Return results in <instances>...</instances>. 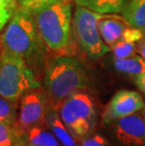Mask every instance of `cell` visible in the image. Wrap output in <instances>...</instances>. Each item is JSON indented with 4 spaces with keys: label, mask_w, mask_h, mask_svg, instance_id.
<instances>
[{
    "label": "cell",
    "mask_w": 145,
    "mask_h": 146,
    "mask_svg": "<svg viewBox=\"0 0 145 146\" xmlns=\"http://www.w3.org/2000/svg\"><path fill=\"white\" fill-rule=\"evenodd\" d=\"M44 84L49 100L60 105L70 95L87 88L89 77L79 60L60 56L46 67Z\"/></svg>",
    "instance_id": "cell-1"
},
{
    "label": "cell",
    "mask_w": 145,
    "mask_h": 146,
    "mask_svg": "<svg viewBox=\"0 0 145 146\" xmlns=\"http://www.w3.org/2000/svg\"><path fill=\"white\" fill-rule=\"evenodd\" d=\"M44 42L38 31L32 12L18 7L1 37L3 50L22 57L27 63L42 55Z\"/></svg>",
    "instance_id": "cell-2"
},
{
    "label": "cell",
    "mask_w": 145,
    "mask_h": 146,
    "mask_svg": "<svg viewBox=\"0 0 145 146\" xmlns=\"http://www.w3.org/2000/svg\"><path fill=\"white\" fill-rule=\"evenodd\" d=\"M40 36L53 51H62L70 43L73 30L71 0H60L34 12Z\"/></svg>",
    "instance_id": "cell-3"
},
{
    "label": "cell",
    "mask_w": 145,
    "mask_h": 146,
    "mask_svg": "<svg viewBox=\"0 0 145 146\" xmlns=\"http://www.w3.org/2000/svg\"><path fill=\"white\" fill-rule=\"evenodd\" d=\"M37 80L28 63L22 57L6 50L0 53V95L19 101L24 94L39 89Z\"/></svg>",
    "instance_id": "cell-4"
},
{
    "label": "cell",
    "mask_w": 145,
    "mask_h": 146,
    "mask_svg": "<svg viewBox=\"0 0 145 146\" xmlns=\"http://www.w3.org/2000/svg\"><path fill=\"white\" fill-rule=\"evenodd\" d=\"M60 119L76 139L91 134L97 123L93 99L83 91L76 92L60 104Z\"/></svg>",
    "instance_id": "cell-5"
},
{
    "label": "cell",
    "mask_w": 145,
    "mask_h": 146,
    "mask_svg": "<svg viewBox=\"0 0 145 146\" xmlns=\"http://www.w3.org/2000/svg\"><path fill=\"white\" fill-rule=\"evenodd\" d=\"M101 13L77 6L73 16V31L80 47L89 58L96 60L110 50L101 37L98 20Z\"/></svg>",
    "instance_id": "cell-6"
},
{
    "label": "cell",
    "mask_w": 145,
    "mask_h": 146,
    "mask_svg": "<svg viewBox=\"0 0 145 146\" xmlns=\"http://www.w3.org/2000/svg\"><path fill=\"white\" fill-rule=\"evenodd\" d=\"M48 99L38 89L30 90L19 99L16 125L26 132L37 125H44L48 113Z\"/></svg>",
    "instance_id": "cell-7"
},
{
    "label": "cell",
    "mask_w": 145,
    "mask_h": 146,
    "mask_svg": "<svg viewBox=\"0 0 145 146\" xmlns=\"http://www.w3.org/2000/svg\"><path fill=\"white\" fill-rule=\"evenodd\" d=\"M144 107V100L138 92L122 90L116 92L107 105L102 115L103 122L112 123L122 118L137 113Z\"/></svg>",
    "instance_id": "cell-8"
},
{
    "label": "cell",
    "mask_w": 145,
    "mask_h": 146,
    "mask_svg": "<svg viewBox=\"0 0 145 146\" xmlns=\"http://www.w3.org/2000/svg\"><path fill=\"white\" fill-rule=\"evenodd\" d=\"M114 136L119 146H145V121L133 114L116 121Z\"/></svg>",
    "instance_id": "cell-9"
},
{
    "label": "cell",
    "mask_w": 145,
    "mask_h": 146,
    "mask_svg": "<svg viewBox=\"0 0 145 146\" xmlns=\"http://www.w3.org/2000/svg\"><path fill=\"white\" fill-rule=\"evenodd\" d=\"M129 26L126 21L119 16L102 14L98 20V29L105 43L111 47L122 39L123 32Z\"/></svg>",
    "instance_id": "cell-10"
},
{
    "label": "cell",
    "mask_w": 145,
    "mask_h": 146,
    "mask_svg": "<svg viewBox=\"0 0 145 146\" xmlns=\"http://www.w3.org/2000/svg\"><path fill=\"white\" fill-rule=\"evenodd\" d=\"M45 123L62 146H80V144L76 142V139L73 138L63 123L60 114L55 110H48Z\"/></svg>",
    "instance_id": "cell-11"
},
{
    "label": "cell",
    "mask_w": 145,
    "mask_h": 146,
    "mask_svg": "<svg viewBox=\"0 0 145 146\" xmlns=\"http://www.w3.org/2000/svg\"><path fill=\"white\" fill-rule=\"evenodd\" d=\"M122 14L128 26L145 32V0H128Z\"/></svg>",
    "instance_id": "cell-12"
},
{
    "label": "cell",
    "mask_w": 145,
    "mask_h": 146,
    "mask_svg": "<svg viewBox=\"0 0 145 146\" xmlns=\"http://www.w3.org/2000/svg\"><path fill=\"white\" fill-rule=\"evenodd\" d=\"M80 7L89 9L101 14L121 13L128 0H73Z\"/></svg>",
    "instance_id": "cell-13"
},
{
    "label": "cell",
    "mask_w": 145,
    "mask_h": 146,
    "mask_svg": "<svg viewBox=\"0 0 145 146\" xmlns=\"http://www.w3.org/2000/svg\"><path fill=\"white\" fill-rule=\"evenodd\" d=\"M113 65L120 73L134 77L145 73V58L141 56L133 55L124 58H115Z\"/></svg>",
    "instance_id": "cell-14"
},
{
    "label": "cell",
    "mask_w": 145,
    "mask_h": 146,
    "mask_svg": "<svg viewBox=\"0 0 145 146\" xmlns=\"http://www.w3.org/2000/svg\"><path fill=\"white\" fill-rule=\"evenodd\" d=\"M26 133L27 141L37 146H61V143L50 129L44 125H37L29 128Z\"/></svg>",
    "instance_id": "cell-15"
},
{
    "label": "cell",
    "mask_w": 145,
    "mask_h": 146,
    "mask_svg": "<svg viewBox=\"0 0 145 146\" xmlns=\"http://www.w3.org/2000/svg\"><path fill=\"white\" fill-rule=\"evenodd\" d=\"M27 142L26 133L16 125L0 122V146H24Z\"/></svg>",
    "instance_id": "cell-16"
},
{
    "label": "cell",
    "mask_w": 145,
    "mask_h": 146,
    "mask_svg": "<svg viewBox=\"0 0 145 146\" xmlns=\"http://www.w3.org/2000/svg\"><path fill=\"white\" fill-rule=\"evenodd\" d=\"M19 101H13L0 95V122L9 125H15L18 115Z\"/></svg>",
    "instance_id": "cell-17"
},
{
    "label": "cell",
    "mask_w": 145,
    "mask_h": 146,
    "mask_svg": "<svg viewBox=\"0 0 145 146\" xmlns=\"http://www.w3.org/2000/svg\"><path fill=\"white\" fill-rule=\"evenodd\" d=\"M112 55L114 58H124L134 55L136 50V43L120 40L111 46Z\"/></svg>",
    "instance_id": "cell-18"
},
{
    "label": "cell",
    "mask_w": 145,
    "mask_h": 146,
    "mask_svg": "<svg viewBox=\"0 0 145 146\" xmlns=\"http://www.w3.org/2000/svg\"><path fill=\"white\" fill-rule=\"evenodd\" d=\"M57 1L60 0H17L18 6L20 8H23L32 13Z\"/></svg>",
    "instance_id": "cell-19"
},
{
    "label": "cell",
    "mask_w": 145,
    "mask_h": 146,
    "mask_svg": "<svg viewBox=\"0 0 145 146\" xmlns=\"http://www.w3.org/2000/svg\"><path fill=\"white\" fill-rule=\"evenodd\" d=\"M80 146H111V144L102 135L91 133L80 139Z\"/></svg>",
    "instance_id": "cell-20"
},
{
    "label": "cell",
    "mask_w": 145,
    "mask_h": 146,
    "mask_svg": "<svg viewBox=\"0 0 145 146\" xmlns=\"http://www.w3.org/2000/svg\"><path fill=\"white\" fill-rule=\"evenodd\" d=\"M143 31L140 29H135V27H132L129 26L127 29H125V31L123 32L122 37L121 40H123L125 42H140L141 40H142L143 37Z\"/></svg>",
    "instance_id": "cell-21"
},
{
    "label": "cell",
    "mask_w": 145,
    "mask_h": 146,
    "mask_svg": "<svg viewBox=\"0 0 145 146\" xmlns=\"http://www.w3.org/2000/svg\"><path fill=\"white\" fill-rule=\"evenodd\" d=\"M14 11V8H6L0 9V31L2 30L7 22L11 19L12 13Z\"/></svg>",
    "instance_id": "cell-22"
},
{
    "label": "cell",
    "mask_w": 145,
    "mask_h": 146,
    "mask_svg": "<svg viewBox=\"0 0 145 146\" xmlns=\"http://www.w3.org/2000/svg\"><path fill=\"white\" fill-rule=\"evenodd\" d=\"M134 81L138 88L140 90V92L145 94V73L134 77Z\"/></svg>",
    "instance_id": "cell-23"
},
{
    "label": "cell",
    "mask_w": 145,
    "mask_h": 146,
    "mask_svg": "<svg viewBox=\"0 0 145 146\" xmlns=\"http://www.w3.org/2000/svg\"><path fill=\"white\" fill-rule=\"evenodd\" d=\"M15 0H0V9L6 8H14Z\"/></svg>",
    "instance_id": "cell-24"
},
{
    "label": "cell",
    "mask_w": 145,
    "mask_h": 146,
    "mask_svg": "<svg viewBox=\"0 0 145 146\" xmlns=\"http://www.w3.org/2000/svg\"><path fill=\"white\" fill-rule=\"evenodd\" d=\"M138 52L140 53V55L145 58V38H143L141 41L138 42Z\"/></svg>",
    "instance_id": "cell-25"
},
{
    "label": "cell",
    "mask_w": 145,
    "mask_h": 146,
    "mask_svg": "<svg viewBox=\"0 0 145 146\" xmlns=\"http://www.w3.org/2000/svg\"><path fill=\"white\" fill-rule=\"evenodd\" d=\"M143 119L145 121V107L143 108Z\"/></svg>",
    "instance_id": "cell-26"
}]
</instances>
